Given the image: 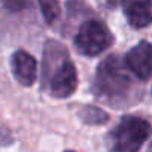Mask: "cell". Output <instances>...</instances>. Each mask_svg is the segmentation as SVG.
Masks as SVG:
<instances>
[{"mask_svg":"<svg viewBox=\"0 0 152 152\" xmlns=\"http://www.w3.org/2000/svg\"><path fill=\"white\" fill-rule=\"evenodd\" d=\"M149 124L137 116H124L109 137V152H139L149 136Z\"/></svg>","mask_w":152,"mask_h":152,"instance_id":"6da1fadb","label":"cell"},{"mask_svg":"<svg viewBox=\"0 0 152 152\" xmlns=\"http://www.w3.org/2000/svg\"><path fill=\"white\" fill-rule=\"evenodd\" d=\"M130 82L131 81L127 72L116 60V57H110L99 67L97 88L102 94H106L109 97H119L128 91Z\"/></svg>","mask_w":152,"mask_h":152,"instance_id":"7a4b0ae2","label":"cell"},{"mask_svg":"<svg viewBox=\"0 0 152 152\" xmlns=\"http://www.w3.org/2000/svg\"><path fill=\"white\" fill-rule=\"evenodd\" d=\"M112 43V34L100 21H87L81 26L75 39V45L81 54L99 55Z\"/></svg>","mask_w":152,"mask_h":152,"instance_id":"3957f363","label":"cell"},{"mask_svg":"<svg viewBox=\"0 0 152 152\" xmlns=\"http://www.w3.org/2000/svg\"><path fill=\"white\" fill-rule=\"evenodd\" d=\"M125 64L139 79L152 78V43L140 42L125 57Z\"/></svg>","mask_w":152,"mask_h":152,"instance_id":"277c9868","label":"cell"},{"mask_svg":"<svg viewBox=\"0 0 152 152\" xmlns=\"http://www.w3.org/2000/svg\"><path fill=\"white\" fill-rule=\"evenodd\" d=\"M76 87H78L76 69L70 61H64L52 75L51 84H49V91L54 97L66 99L75 93Z\"/></svg>","mask_w":152,"mask_h":152,"instance_id":"5b68a950","label":"cell"},{"mask_svg":"<svg viewBox=\"0 0 152 152\" xmlns=\"http://www.w3.org/2000/svg\"><path fill=\"white\" fill-rule=\"evenodd\" d=\"M12 73L15 76V79L24 85L30 87L36 81L37 76V63L36 60L26 51H17L12 55Z\"/></svg>","mask_w":152,"mask_h":152,"instance_id":"8992f818","label":"cell"},{"mask_svg":"<svg viewBox=\"0 0 152 152\" xmlns=\"http://www.w3.org/2000/svg\"><path fill=\"white\" fill-rule=\"evenodd\" d=\"M122 9L133 27L142 28L152 24V0H122Z\"/></svg>","mask_w":152,"mask_h":152,"instance_id":"52a82bcc","label":"cell"},{"mask_svg":"<svg viewBox=\"0 0 152 152\" xmlns=\"http://www.w3.org/2000/svg\"><path fill=\"white\" fill-rule=\"evenodd\" d=\"M42 15L48 24H54L60 17V5L57 0H37Z\"/></svg>","mask_w":152,"mask_h":152,"instance_id":"ba28073f","label":"cell"},{"mask_svg":"<svg viewBox=\"0 0 152 152\" xmlns=\"http://www.w3.org/2000/svg\"><path fill=\"white\" fill-rule=\"evenodd\" d=\"M82 119L88 124H103L107 121V115L104 112H102L100 109L87 107L82 110Z\"/></svg>","mask_w":152,"mask_h":152,"instance_id":"9c48e42d","label":"cell"},{"mask_svg":"<svg viewBox=\"0 0 152 152\" xmlns=\"http://www.w3.org/2000/svg\"><path fill=\"white\" fill-rule=\"evenodd\" d=\"M31 5V0H3V8L11 12H18Z\"/></svg>","mask_w":152,"mask_h":152,"instance_id":"30bf717a","label":"cell"},{"mask_svg":"<svg viewBox=\"0 0 152 152\" xmlns=\"http://www.w3.org/2000/svg\"><path fill=\"white\" fill-rule=\"evenodd\" d=\"M146 152H152V143L149 145V148H148V151H146Z\"/></svg>","mask_w":152,"mask_h":152,"instance_id":"8fae6325","label":"cell"},{"mask_svg":"<svg viewBox=\"0 0 152 152\" xmlns=\"http://www.w3.org/2000/svg\"><path fill=\"white\" fill-rule=\"evenodd\" d=\"M66 152H73V151H66Z\"/></svg>","mask_w":152,"mask_h":152,"instance_id":"7c38bea8","label":"cell"}]
</instances>
